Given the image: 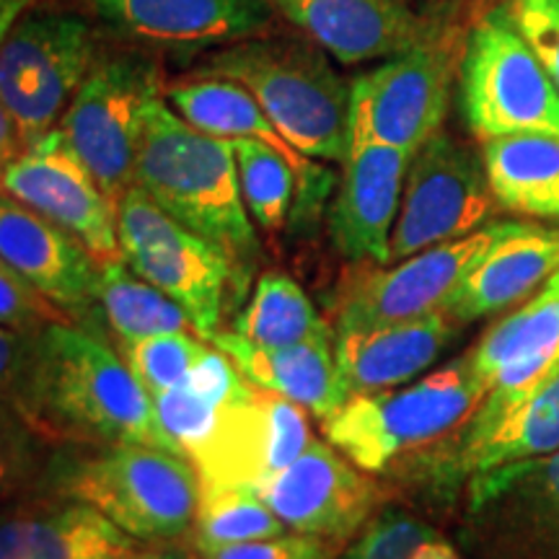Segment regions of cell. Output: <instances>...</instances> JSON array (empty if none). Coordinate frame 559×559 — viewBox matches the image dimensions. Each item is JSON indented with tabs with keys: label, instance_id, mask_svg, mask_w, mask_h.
<instances>
[{
	"label": "cell",
	"instance_id": "1",
	"mask_svg": "<svg viewBox=\"0 0 559 559\" xmlns=\"http://www.w3.org/2000/svg\"><path fill=\"white\" fill-rule=\"evenodd\" d=\"M19 412L41 438L143 443L177 453L122 355L79 324L58 321L34 334V366Z\"/></svg>",
	"mask_w": 559,
	"mask_h": 559
},
{
	"label": "cell",
	"instance_id": "2",
	"mask_svg": "<svg viewBox=\"0 0 559 559\" xmlns=\"http://www.w3.org/2000/svg\"><path fill=\"white\" fill-rule=\"evenodd\" d=\"M135 185L171 218L213 243L234 264L243 293L260 260V239L241 198L230 140L192 128L169 102L145 107Z\"/></svg>",
	"mask_w": 559,
	"mask_h": 559
},
{
	"label": "cell",
	"instance_id": "3",
	"mask_svg": "<svg viewBox=\"0 0 559 559\" xmlns=\"http://www.w3.org/2000/svg\"><path fill=\"white\" fill-rule=\"evenodd\" d=\"M34 487L99 510L140 544L190 536L202 498L190 461L143 443L66 445L47 459Z\"/></svg>",
	"mask_w": 559,
	"mask_h": 559
},
{
	"label": "cell",
	"instance_id": "4",
	"mask_svg": "<svg viewBox=\"0 0 559 559\" xmlns=\"http://www.w3.org/2000/svg\"><path fill=\"white\" fill-rule=\"evenodd\" d=\"M198 79H226L254 96L270 122L300 153L345 164L349 153V86L313 39L251 37L221 47Z\"/></svg>",
	"mask_w": 559,
	"mask_h": 559
},
{
	"label": "cell",
	"instance_id": "5",
	"mask_svg": "<svg viewBox=\"0 0 559 559\" xmlns=\"http://www.w3.org/2000/svg\"><path fill=\"white\" fill-rule=\"evenodd\" d=\"M487 391L472 353H466L404 389L349 396L324 419V432L358 469L383 474L396 461H409L456 432Z\"/></svg>",
	"mask_w": 559,
	"mask_h": 559
},
{
	"label": "cell",
	"instance_id": "6",
	"mask_svg": "<svg viewBox=\"0 0 559 559\" xmlns=\"http://www.w3.org/2000/svg\"><path fill=\"white\" fill-rule=\"evenodd\" d=\"M461 115L477 140L523 132L559 135V88L506 9L481 16L459 66Z\"/></svg>",
	"mask_w": 559,
	"mask_h": 559
},
{
	"label": "cell",
	"instance_id": "7",
	"mask_svg": "<svg viewBox=\"0 0 559 559\" xmlns=\"http://www.w3.org/2000/svg\"><path fill=\"white\" fill-rule=\"evenodd\" d=\"M122 262L185 309L202 340L218 332L226 300L241 298L234 264L132 185L117 202Z\"/></svg>",
	"mask_w": 559,
	"mask_h": 559
},
{
	"label": "cell",
	"instance_id": "8",
	"mask_svg": "<svg viewBox=\"0 0 559 559\" xmlns=\"http://www.w3.org/2000/svg\"><path fill=\"white\" fill-rule=\"evenodd\" d=\"M94 62V29L66 11H29L0 41V104L24 145L58 128Z\"/></svg>",
	"mask_w": 559,
	"mask_h": 559
},
{
	"label": "cell",
	"instance_id": "9",
	"mask_svg": "<svg viewBox=\"0 0 559 559\" xmlns=\"http://www.w3.org/2000/svg\"><path fill=\"white\" fill-rule=\"evenodd\" d=\"M153 96H158L156 66L138 55H111L94 62L58 122L115 205L135 185L138 143Z\"/></svg>",
	"mask_w": 559,
	"mask_h": 559
},
{
	"label": "cell",
	"instance_id": "10",
	"mask_svg": "<svg viewBox=\"0 0 559 559\" xmlns=\"http://www.w3.org/2000/svg\"><path fill=\"white\" fill-rule=\"evenodd\" d=\"M495 207L481 153L440 130L409 158L391 264L485 228Z\"/></svg>",
	"mask_w": 559,
	"mask_h": 559
},
{
	"label": "cell",
	"instance_id": "11",
	"mask_svg": "<svg viewBox=\"0 0 559 559\" xmlns=\"http://www.w3.org/2000/svg\"><path fill=\"white\" fill-rule=\"evenodd\" d=\"M451 88V47L428 39L391 55L349 86V143H381L415 156L443 130Z\"/></svg>",
	"mask_w": 559,
	"mask_h": 559
},
{
	"label": "cell",
	"instance_id": "12",
	"mask_svg": "<svg viewBox=\"0 0 559 559\" xmlns=\"http://www.w3.org/2000/svg\"><path fill=\"white\" fill-rule=\"evenodd\" d=\"M523 226V221H492L464 239L443 241L394 262L391 270L370 272L340 298L337 332L370 330L445 311L461 280Z\"/></svg>",
	"mask_w": 559,
	"mask_h": 559
},
{
	"label": "cell",
	"instance_id": "13",
	"mask_svg": "<svg viewBox=\"0 0 559 559\" xmlns=\"http://www.w3.org/2000/svg\"><path fill=\"white\" fill-rule=\"evenodd\" d=\"M0 194H9L58 223L91 251L96 262L122 260L117 239V205L107 198L60 128L26 143L9 160Z\"/></svg>",
	"mask_w": 559,
	"mask_h": 559
},
{
	"label": "cell",
	"instance_id": "14",
	"mask_svg": "<svg viewBox=\"0 0 559 559\" xmlns=\"http://www.w3.org/2000/svg\"><path fill=\"white\" fill-rule=\"evenodd\" d=\"M366 474L332 443L313 440L257 492L293 534L345 542L360 534L383 500L381 487Z\"/></svg>",
	"mask_w": 559,
	"mask_h": 559
},
{
	"label": "cell",
	"instance_id": "15",
	"mask_svg": "<svg viewBox=\"0 0 559 559\" xmlns=\"http://www.w3.org/2000/svg\"><path fill=\"white\" fill-rule=\"evenodd\" d=\"M466 502L500 559H559V451L477 474Z\"/></svg>",
	"mask_w": 559,
	"mask_h": 559
},
{
	"label": "cell",
	"instance_id": "16",
	"mask_svg": "<svg viewBox=\"0 0 559 559\" xmlns=\"http://www.w3.org/2000/svg\"><path fill=\"white\" fill-rule=\"evenodd\" d=\"M472 360L489 391L466 423H495L531 400L559 376V293L539 290L500 319L472 349Z\"/></svg>",
	"mask_w": 559,
	"mask_h": 559
},
{
	"label": "cell",
	"instance_id": "17",
	"mask_svg": "<svg viewBox=\"0 0 559 559\" xmlns=\"http://www.w3.org/2000/svg\"><path fill=\"white\" fill-rule=\"evenodd\" d=\"M555 451H559V376L495 423H464L409 461H415L417 474L430 485L453 489L495 466L549 456Z\"/></svg>",
	"mask_w": 559,
	"mask_h": 559
},
{
	"label": "cell",
	"instance_id": "18",
	"mask_svg": "<svg viewBox=\"0 0 559 559\" xmlns=\"http://www.w3.org/2000/svg\"><path fill=\"white\" fill-rule=\"evenodd\" d=\"M0 257L73 324L88 330V317L96 311L99 262L75 236L24 202L0 194Z\"/></svg>",
	"mask_w": 559,
	"mask_h": 559
},
{
	"label": "cell",
	"instance_id": "19",
	"mask_svg": "<svg viewBox=\"0 0 559 559\" xmlns=\"http://www.w3.org/2000/svg\"><path fill=\"white\" fill-rule=\"evenodd\" d=\"M122 37L174 52H202L260 37L275 16L272 0H88Z\"/></svg>",
	"mask_w": 559,
	"mask_h": 559
},
{
	"label": "cell",
	"instance_id": "20",
	"mask_svg": "<svg viewBox=\"0 0 559 559\" xmlns=\"http://www.w3.org/2000/svg\"><path fill=\"white\" fill-rule=\"evenodd\" d=\"M166 102L185 117L192 128L223 140H260L275 148L298 174V198L293 207V221L313 223L324 210L326 200L334 192L337 177L332 169L321 166L317 158L300 153L288 138L270 122L260 104L247 88L226 79H198L179 83L166 91Z\"/></svg>",
	"mask_w": 559,
	"mask_h": 559
},
{
	"label": "cell",
	"instance_id": "21",
	"mask_svg": "<svg viewBox=\"0 0 559 559\" xmlns=\"http://www.w3.org/2000/svg\"><path fill=\"white\" fill-rule=\"evenodd\" d=\"M409 158V153L391 145L349 143L330 207V236L349 262L391 264V234Z\"/></svg>",
	"mask_w": 559,
	"mask_h": 559
},
{
	"label": "cell",
	"instance_id": "22",
	"mask_svg": "<svg viewBox=\"0 0 559 559\" xmlns=\"http://www.w3.org/2000/svg\"><path fill=\"white\" fill-rule=\"evenodd\" d=\"M342 66L386 60L430 39L409 0H272Z\"/></svg>",
	"mask_w": 559,
	"mask_h": 559
},
{
	"label": "cell",
	"instance_id": "23",
	"mask_svg": "<svg viewBox=\"0 0 559 559\" xmlns=\"http://www.w3.org/2000/svg\"><path fill=\"white\" fill-rule=\"evenodd\" d=\"M461 324L445 311L394 321L370 330L337 332L334 358L349 396L376 394L412 383L436 366L456 340Z\"/></svg>",
	"mask_w": 559,
	"mask_h": 559
},
{
	"label": "cell",
	"instance_id": "24",
	"mask_svg": "<svg viewBox=\"0 0 559 559\" xmlns=\"http://www.w3.org/2000/svg\"><path fill=\"white\" fill-rule=\"evenodd\" d=\"M210 342L236 362L249 383L300 404L321 423L349 400L334 358L330 326L288 347H260L234 330H218Z\"/></svg>",
	"mask_w": 559,
	"mask_h": 559
},
{
	"label": "cell",
	"instance_id": "25",
	"mask_svg": "<svg viewBox=\"0 0 559 559\" xmlns=\"http://www.w3.org/2000/svg\"><path fill=\"white\" fill-rule=\"evenodd\" d=\"M135 547L99 510L52 495L0 519V559H107Z\"/></svg>",
	"mask_w": 559,
	"mask_h": 559
},
{
	"label": "cell",
	"instance_id": "26",
	"mask_svg": "<svg viewBox=\"0 0 559 559\" xmlns=\"http://www.w3.org/2000/svg\"><path fill=\"white\" fill-rule=\"evenodd\" d=\"M559 272V228L526 223L519 234L508 236L461 280L445 313L466 321L492 317L526 300Z\"/></svg>",
	"mask_w": 559,
	"mask_h": 559
},
{
	"label": "cell",
	"instance_id": "27",
	"mask_svg": "<svg viewBox=\"0 0 559 559\" xmlns=\"http://www.w3.org/2000/svg\"><path fill=\"white\" fill-rule=\"evenodd\" d=\"M481 160L498 207L559 223V135L523 132L485 140Z\"/></svg>",
	"mask_w": 559,
	"mask_h": 559
},
{
	"label": "cell",
	"instance_id": "28",
	"mask_svg": "<svg viewBox=\"0 0 559 559\" xmlns=\"http://www.w3.org/2000/svg\"><path fill=\"white\" fill-rule=\"evenodd\" d=\"M96 317L104 319L107 330L117 337V345L171 332L198 334L179 304H174L156 285L138 277L122 260L99 262Z\"/></svg>",
	"mask_w": 559,
	"mask_h": 559
},
{
	"label": "cell",
	"instance_id": "29",
	"mask_svg": "<svg viewBox=\"0 0 559 559\" xmlns=\"http://www.w3.org/2000/svg\"><path fill=\"white\" fill-rule=\"evenodd\" d=\"M324 326L311 298L283 272H267L257 280L249 304L234 321V332L260 347L298 345Z\"/></svg>",
	"mask_w": 559,
	"mask_h": 559
},
{
	"label": "cell",
	"instance_id": "30",
	"mask_svg": "<svg viewBox=\"0 0 559 559\" xmlns=\"http://www.w3.org/2000/svg\"><path fill=\"white\" fill-rule=\"evenodd\" d=\"M288 534L254 487H202L190 539L198 555Z\"/></svg>",
	"mask_w": 559,
	"mask_h": 559
},
{
	"label": "cell",
	"instance_id": "31",
	"mask_svg": "<svg viewBox=\"0 0 559 559\" xmlns=\"http://www.w3.org/2000/svg\"><path fill=\"white\" fill-rule=\"evenodd\" d=\"M239 169L241 198L251 221L262 230H280L293 218L298 198V174L275 148L260 140H230Z\"/></svg>",
	"mask_w": 559,
	"mask_h": 559
},
{
	"label": "cell",
	"instance_id": "32",
	"mask_svg": "<svg viewBox=\"0 0 559 559\" xmlns=\"http://www.w3.org/2000/svg\"><path fill=\"white\" fill-rule=\"evenodd\" d=\"M342 559H461L453 544L417 515L383 508L370 519Z\"/></svg>",
	"mask_w": 559,
	"mask_h": 559
},
{
	"label": "cell",
	"instance_id": "33",
	"mask_svg": "<svg viewBox=\"0 0 559 559\" xmlns=\"http://www.w3.org/2000/svg\"><path fill=\"white\" fill-rule=\"evenodd\" d=\"M207 345L200 334L192 332H171L156 334L138 342H124L117 345V353L128 362L135 379L143 383L148 394L179 386L187 379L194 362L205 355Z\"/></svg>",
	"mask_w": 559,
	"mask_h": 559
},
{
	"label": "cell",
	"instance_id": "34",
	"mask_svg": "<svg viewBox=\"0 0 559 559\" xmlns=\"http://www.w3.org/2000/svg\"><path fill=\"white\" fill-rule=\"evenodd\" d=\"M39 432L21 417L16 407L0 402V502L37 485L45 466L39 456Z\"/></svg>",
	"mask_w": 559,
	"mask_h": 559
},
{
	"label": "cell",
	"instance_id": "35",
	"mask_svg": "<svg viewBox=\"0 0 559 559\" xmlns=\"http://www.w3.org/2000/svg\"><path fill=\"white\" fill-rule=\"evenodd\" d=\"M58 321L73 324V319L66 311H60L45 296H39L0 257V326L21 334H37L45 326L58 324Z\"/></svg>",
	"mask_w": 559,
	"mask_h": 559
},
{
	"label": "cell",
	"instance_id": "36",
	"mask_svg": "<svg viewBox=\"0 0 559 559\" xmlns=\"http://www.w3.org/2000/svg\"><path fill=\"white\" fill-rule=\"evenodd\" d=\"M506 13L559 88V0H510Z\"/></svg>",
	"mask_w": 559,
	"mask_h": 559
},
{
	"label": "cell",
	"instance_id": "37",
	"mask_svg": "<svg viewBox=\"0 0 559 559\" xmlns=\"http://www.w3.org/2000/svg\"><path fill=\"white\" fill-rule=\"evenodd\" d=\"M34 366V334L0 326V402L21 407Z\"/></svg>",
	"mask_w": 559,
	"mask_h": 559
},
{
	"label": "cell",
	"instance_id": "38",
	"mask_svg": "<svg viewBox=\"0 0 559 559\" xmlns=\"http://www.w3.org/2000/svg\"><path fill=\"white\" fill-rule=\"evenodd\" d=\"M319 542L324 539H313V536L293 534V531H288V534L275 536V539L230 544V547H221L200 557L202 559H300L304 555H309Z\"/></svg>",
	"mask_w": 559,
	"mask_h": 559
},
{
	"label": "cell",
	"instance_id": "39",
	"mask_svg": "<svg viewBox=\"0 0 559 559\" xmlns=\"http://www.w3.org/2000/svg\"><path fill=\"white\" fill-rule=\"evenodd\" d=\"M37 0H0V41L9 37V32L34 9Z\"/></svg>",
	"mask_w": 559,
	"mask_h": 559
},
{
	"label": "cell",
	"instance_id": "40",
	"mask_svg": "<svg viewBox=\"0 0 559 559\" xmlns=\"http://www.w3.org/2000/svg\"><path fill=\"white\" fill-rule=\"evenodd\" d=\"M0 148L11 153H19L24 148V138H21L16 122L11 120V115L5 111L3 104H0Z\"/></svg>",
	"mask_w": 559,
	"mask_h": 559
},
{
	"label": "cell",
	"instance_id": "41",
	"mask_svg": "<svg viewBox=\"0 0 559 559\" xmlns=\"http://www.w3.org/2000/svg\"><path fill=\"white\" fill-rule=\"evenodd\" d=\"M107 559H187L181 551L174 549H158V547H135L130 551H122V555L107 557Z\"/></svg>",
	"mask_w": 559,
	"mask_h": 559
},
{
	"label": "cell",
	"instance_id": "42",
	"mask_svg": "<svg viewBox=\"0 0 559 559\" xmlns=\"http://www.w3.org/2000/svg\"><path fill=\"white\" fill-rule=\"evenodd\" d=\"M300 559H332V551H330V542H319L317 547H313L309 555H304Z\"/></svg>",
	"mask_w": 559,
	"mask_h": 559
},
{
	"label": "cell",
	"instance_id": "43",
	"mask_svg": "<svg viewBox=\"0 0 559 559\" xmlns=\"http://www.w3.org/2000/svg\"><path fill=\"white\" fill-rule=\"evenodd\" d=\"M13 156H16V153L0 148V181H3V171H5V166H9V160H11Z\"/></svg>",
	"mask_w": 559,
	"mask_h": 559
},
{
	"label": "cell",
	"instance_id": "44",
	"mask_svg": "<svg viewBox=\"0 0 559 559\" xmlns=\"http://www.w3.org/2000/svg\"><path fill=\"white\" fill-rule=\"evenodd\" d=\"M539 290H549V293H559V272H557V275H551L549 280H547V283H544L542 285V288Z\"/></svg>",
	"mask_w": 559,
	"mask_h": 559
}]
</instances>
